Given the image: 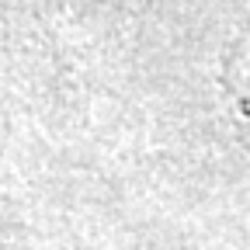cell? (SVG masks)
Wrapping results in <instances>:
<instances>
[{"mask_svg":"<svg viewBox=\"0 0 250 250\" xmlns=\"http://www.w3.org/2000/svg\"><path fill=\"white\" fill-rule=\"evenodd\" d=\"M223 80H226V90L233 94V101H240V111L250 115V31H243L226 49Z\"/></svg>","mask_w":250,"mask_h":250,"instance_id":"cell-1","label":"cell"}]
</instances>
